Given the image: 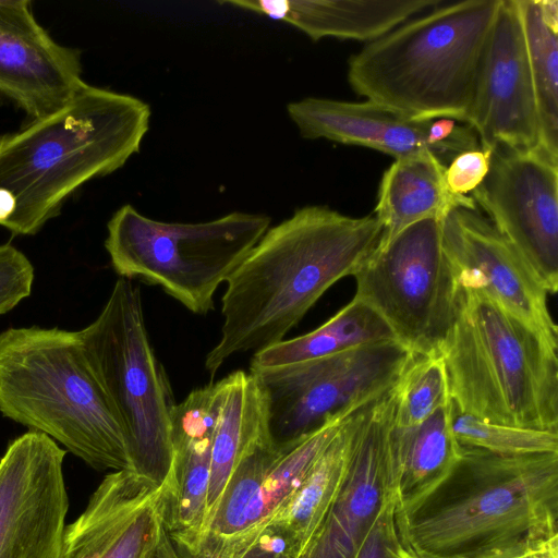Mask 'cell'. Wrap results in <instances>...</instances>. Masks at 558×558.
<instances>
[{"label":"cell","mask_w":558,"mask_h":558,"mask_svg":"<svg viewBox=\"0 0 558 558\" xmlns=\"http://www.w3.org/2000/svg\"><path fill=\"white\" fill-rule=\"evenodd\" d=\"M66 450L28 430L0 459V558H60L69 498Z\"/></svg>","instance_id":"obj_12"},{"label":"cell","mask_w":558,"mask_h":558,"mask_svg":"<svg viewBox=\"0 0 558 558\" xmlns=\"http://www.w3.org/2000/svg\"><path fill=\"white\" fill-rule=\"evenodd\" d=\"M84 85L81 52L52 39L28 0H0V93L31 122L62 108Z\"/></svg>","instance_id":"obj_18"},{"label":"cell","mask_w":558,"mask_h":558,"mask_svg":"<svg viewBox=\"0 0 558 558\" xmlns=\"http://www.w3.org/2000/svg\"><path fill=\"white\" fill-rule=\"evenodd\" d=\"M441 221L409 226L378 244L353 274L354 298L377 312L412 354H439L457 317L459 282Z\"/></svg>","instance_id":"obj_9"},{"label":"cell","mask_w":558,"mask_h":558,"mask_svg":"<svg viewBox=\"0 0 558 558\" xmlns=\"http://www.w3.org/2000/svg\"><path fill=\"white\" fill-rule=\"evenodd\" d=\"M217 385L218 409L206 500V531L239 460L253 440L268 428L267 398L251 372L235 371Z\"/></svg>","instance_id":"obj_24"},{"label":"cell","mask_w":558,"mask_h":558,"mask_svg":"<svg viewBox=\"0 0 558 558\" xmlns=\"http://www.w3.org/2000/svg\"><path fill=\"white\" fill-rule=\"evenodd\" d=\"M218 409V385L192 390L173 409L171 441L174 489L167 501L166 529L180 554L195 553L206 533V500Z\"/></svg>","instance_id":"obj_19"},{"label":"cell","mask_w":558,"mask_h":558,"mask_svg":"<svg viewBox=\"0 0 558 558\" xmlns=\"http://www.w3.org/2000/svg\"><path fill=\"white\" fill-rule=\"evenodd\" d=\"M92 372L124 436L131 471L174 489L169 378L150 344L140 287L119 277L97 318L78 331Z\"/></svg>","instance_id":"obj_7"},{"label":"cell","mask_w":558,"mask_h":558,"mask_svg":"<svg viewBox=\"0 0 558 558\" xmlns=\"http://www.w3.org/2000/svg\"><path fill=\"white\" fill-rule=\"evenodd\" d=\"M272 20L286 22L312 40L323 38L374 41L440 0H226Z\"/></svg>","instance_id":"obj_20"},{"label":"cell","mask_w":558,"mask_h":558,"mask_svg":"<svg viewBox=\"0 0 558 558\" xmlns=\"http://www.w3.org/2000/svg\"><path fill=\"white\" fill-rule=\"evenodd\" d=\"M476 207L522 255L548 293L558 289V159L541 147L496 148L472 192Z\"/></svg>","instance_id":"obj_11"},{"label":"cell","mask_w":558,"mask_h":558,"mask_svg":"<svg viewBox=\"0 0 558 558\" xmlns=\"http://www.w3.org/2000/svg\"><path fill=\"white\" fill-rule=\"evenodd\" d=\"M412 353L397 340L272 367H250L265 391L268 429L288 449L388 392Z\"/></svg>","instance_id":"obj_10"},{"label":"cell","mask_w":558,"mask_h":558,"mask_svg":"<svg viewBox=\"0 0 558 558\" xmlns=\"http://www.w3.org/2000/svg\"><path fill=\"white\" fill-rule=\"evenodd\" d=\"M287 112L304 138L362 146L395 159L428 149L447 166L456 155L481 147L466 124L415 120L368 100L306 97L288 104Z\"/></svg>","instance_id":"obj_16"},{"label":"cell","mask_w":558,"mask_h":558,"mask_svg":"<svg viewBox=\"0 0 558 558\" xmlns=\"http://www.w3.org/2000/svg\"><path fill=\"white\" fill-rule=\"evenodd\" d=\"M444 250L460 287L480 290L558 348L548 291L517 248L478 208L457 207L441 221Z\"/></svg>","instance_id":"obj_14"},{"label":"cell","mask_w":558,"mask_h":558,"mask_svg":"<svg viewBox=\"0 0 558 558\" xmlns=\"http://www.w3.org/2000/svg\"><path fill=\"white\" fill-rule=\"evenodd\" d=\"M485 558H558V534L529 539Z\"/></svg>","instance_id":"obj_34"},{"label":"cell","mask_w":558,"mask_h":558,"mask_svg":"<svg viewBox=\"0 0 558 558\" xmlns=\"http://www.w3.org/2000/svg\"><path fill=\"white\" fill-rule=\"evenodd\" d=\"M399 558H418L408 553L402 546L399 549Z\"/></svg>","instance_id":"obj_36"},{"label":"cell","mask_w":558,"mask_h":558,"mask_svg":"<svg viewBox=\"0 0 558 558\" xmlns=\"http://www.w3.org/2000/svg\"><path fill=\"white\" fill-rule=\"evenodd\" d=\"M395 519L401 546L418 558H485L558 534V453L462 447L450 474Z\"/></svg>","instance_id":"obj_3"},{"label":"cell","mask_w":558,"mask_h":558,"mask_svg":"<svg viewBox=\"0 0 558 558\" xmlns=\"http://www.w3.org/2000/svg\"><path fill=\"white\" fill-rule=\"evenodd\" d=\"M451 426L462 447L501 456L558 453V432L493 423L460 411L450 400Z\"/></svg>","instance_id":"obj_28"},{"label":"cell","mask_w":558,"mask_h":558,"mask_svg":"<svg viewBox=\"0 0 558 558\" xmlns=\"http://www.w3.org/2000/svg\"><path fill=\"white\" fill-rule=\"evenodd\" d=\"M391 340L396 338L387 323L371 306L353 296L316 329L255 352L251 367H272L319 359Z\"/></svg>","instance_id":"obj_26"},{"label":"cell","mask_w":558,"mask_h":558,"mask_svg":"<svg viewBox=\"0 0 558 558\" xmlns=\"http://www.w3.org/2000/svg\"><path fill=\"white\" fill-rule=\"evenodd\" d=\"M151 558H182L167 529L162 532L158 547Z\"/></svg>","instance_id":"obj_35"},{"label":"cell","mask_w":558,"mask_h":558,"mask_svg":"<svg viewBox=\"0 0 558 558\" xmlns=\"http://www.w3.org/2000/svg\"><path fill=\"white\" fill-rule=\"evenodd\" d=\"M492 154V150L480 147L456 155L445 171L449 191L456 195L472 194L488 173Z\"/></svg>","instance_id":"obj_32"},{"label":"cell","mask_w":558,"mask_h":558,"mask_svg":"<svg viewBox=\"0 0 558 558\" xmlns=\"http://www.w3.org/2000/svg\"><path fill=\"white\" fill-rule=\"evenodd\" d=\"M395 410L392 387L362 411L338 495L298 558H356L381 510L396 498L390 446Z\"/></svg>","instance_id":"obj_13"},{"label":"cell","mask_w":558,"mask_h":558,"mask_svg":"<svg viewBox=\"0 0 558 558\" xmlns=\"http://www.w3.org/2000/svg\"><path fill=\"white\" fill-rule=\"evenodd\" d=\"M150 113L134 96L85 83L59 110L0 135V226L36 234L81 185L140 150Z\"/></svg>","instance_id":"obj_2"},{"label":"cell","mask_w":558,"mask_h":558,"mask_svg":"<svg viewBox=\"0 0 558 558\" xmlns=\"http://www.w3.org/2000/svg\"><path fill=\"white\" fill-rule=\"evenodd\" d=\"M465 124L483 149L539 147L537 108L515 0L500 2Z\"/></svg>","instance_id":"obj_15"},{"label":"cell","mask_w":558,"mask_h":558,"mask_svg":"<svg viewBox=\"0 0 558 558\" xmlns=\"http://www.w3.org/2000/svg\"><path fill=\"white\" fill-rule=\"evenodd\" d=\"M397 499L381 510L356 558H399L401 547L395 519Z\"/></svg>","instance_id":"obj_33"},{"label":"cell","mask_w":558,"mask_h":558,"mask_svg":"<svg viewBox=\"0 0 558 558\" xmlns=\"http://www.w3.org/2000/svg\"><path fill=\"white\" fill-rule=\"evenodd\" d=\"M557 350L480 290L459 286L439 352L449 398L493 423L558 432Z\"/></svg>","instance_id":"obj_6"},{"label":"cell","mask_w":558,"mask_h":558,"mask_svg":"<svg viewBox=\"0 0 558 558\" xmlns=\"http://www.w3.org/2000/svg\"><path fill=\"white\" fill-rule=\"evenodd\" d=\"M366 405L342 421L300 486L267 522L284 539L293 558H298L312 542L338 495L354 433Z\"/></svg>","instance_id":"obj_23"},{"label":"cell","mask_w":558,"mask_h":558,"mask_svg":"<svg viewBox=\"0 0 558 558\" xmlns=\"http://www.w3.org/2000/svg\"><path fill=\"white\" fill-rule=\"evenodd\" d=\"M445 171V162L428 149L395 159L381 177L374 210L383 231L379 244L421 220H442L457 207L476 208L471 195L449 191Z\"/></svg>","instance_id":"obj_21"},{"label":"cell","mask_w":558,"mask_h":558,"mask_svg":"<svg viewBox=\"0 0 558 558\" xmlns=\"http://www.w3.org/2000/svg\"><path fill=\"white\" fill-rule=\"evenodd\" d=\"M500 2L438 5L366 44L349 59L351 88L415 120L465 124Z\"/></svg>","instance_id":"obj_4"},{"label":"cell","mask_w":558,"mask_h":558,"mask_svg":"<svg viewBox=\"0 0 558 558\" xmlns=\"http://www.w3.org/2000/svg\"><path fill=\"white\" fill-rule=\"evenodd\" d=\"M395 425L410 427L449 401L448 380L440 354H412L393 386Z\"/></svg>","instance_id":"obj_29"},{"label":"cell","mask_w":558,"mask_h":558,"mask_svg":"<svg viewBox=\"0 0 558 558\" xmlns=\"http://www.w3.org/2000/svg\"><path fill=\"white\" fill-rule=\"evenodd\" d=\"M169 493L131 470L107 474L65 526L60 558H151L166 529Z\"/></svg>","instance_id":"obj_17"},{"label":"cell","mask_w":558,"mask_h":558,"mask_svg":"<svg viewBox=\"0 0 558 558\" xmlns=\"http://www.w3.org/2000/svg\"><path fill=\"white\" fill-rule=\"evenodd\" d=\"M539 126V147L558 159V1L515 0Z\"/></svg>","instance_id":"obj_27"},{"label":"cell","mask_w":558,"mask_h":558,"mask_svg":"<svg viewBox=\"0 0 558 558\" xmlns=\"http://www.w3.org/2000/svg\"><path fill=\"white\" fill-rule=\"evenodd\" d=\"M269 225L270 217L243 211L197 223L157 221L125 204L107 225L105 247L119 277L158 286L192 313L206 315L219 286Z\"/></svg>","instance_id":"obj_8"},{"label":"cell","mask_w":558,"mask_h":558,"mask_svg":"<svg viewBox=\"0 0 558 558\" xmlns=\"http://www.w3.org/2000/svg\"><path fill=\"white\" fill-rule=\"evenodd\" d=\"M0 413L97 471L131 470L78 331L31 326L0 332Z\"/></svg>","instance_id":"obj_5"},{"label":"cell","mask_w":558,"mask_h":558,"mask_svg":"<svg viewBox=\"0 0 558 558\" xmlns=\"http://www.w3.org/2000/svg\"><path fill=\"white\" fill-rule=\"evenodd\" d=\"M396 511H405L432 493L462 456L451 426L450 399L410 427H393L390 437Z\"/></svg>","instance_id":"obj_22"},{"label":"cell","mask_w":558,"mask_h":558,"mask_svg":"<svg viewBox=\"0 0 558 558\" xmlns=\"http://www.w3.org/2000/svg\"><path fill=\"white\" fill-rule=\"evenodd\" d=\"M381 233L374 214L351 217L323 205L268 228L227 280L220 340L205 357L209 375L234 354L284 340L330 287L353 276Z\"/></svg>","instance_id":"obj_1"},{"label":"cell","mask_w":558,"mask_h":558,"mask_svg":"<svg viewBox=\"0 0 558 558\" xmlns=\"http://www.w3.org/2000/svg\"><path fill=\"white\" fill-rule=\"evenodd\" d=\"M279 452L268 428L253 440L223 489L199 548L190 555L216 548L260 529V488Z\"/></svg>","instance_id":"obj_25"},{"label":"cell","mask_w":558,"mask_h":558,"mask_svg":"<svg viewBox=\"0 0 558 558\" xmlns=\"http://www.w3.org/2000/svg\"><path fill=\"white\" fill-rule=\"evenodd\" d=\"M35 278L26 255L11 244L0 245V316L28 298Z\"/></svg>","instance_id":"obj_30"},{"label":"cell","mask_w":558,"mask_h":558,"mask_svg":"<svg viewBox=\"0 0 558 558\" xmlns=\"http://www.w3.org/2000/svg\"><path fill=\"white\" fill-rule=\"evenodd\" d=\"M181 556L182 558H293L281 535L268 525L248 537L229 542L209 551Z\"/></svg>","instance_id":"obj_31"}]
</instances>
